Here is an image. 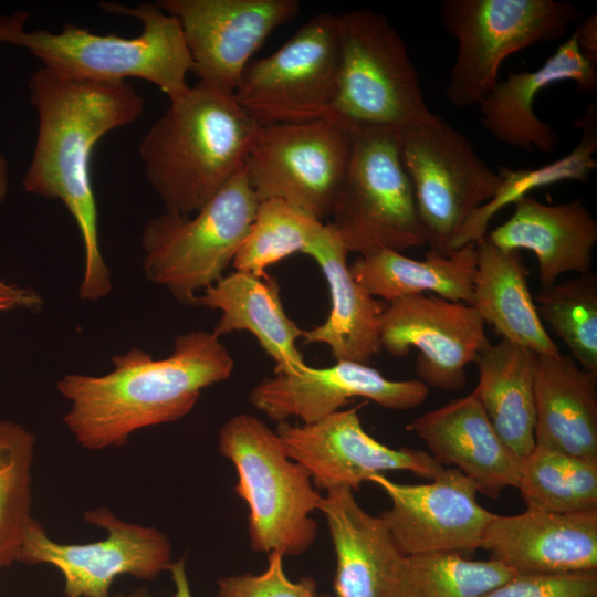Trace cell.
<instances>
[{"instance_id":"1","label":"cell","mask_w":597,"mask_h":597,"mask_svg":"<svg viewBox=\"0 0 597 597\" xmlns=\"http://www.w3.org/2000/svg\"><path fill=\"white\" fill-rule=\"evenodd\" d=\"M28 87L38 133L23 189L62 201L71 213L84 253L80 297L95 302L106 297L113 285L100 243L93 150L107 133L138 121L145 101L126 81L76 80L44 67L31 74Z\"/></svg>"},{"instance_id":"2","label":"cell","mask_w":597,"mask_h":597,"mask_svg":"<svg viewBox=\"0 0 597 597\" xmlns=\"http://www.w3.org/2000/svg\"><path fill=\"white\" fill-rule=\"evenodd\" d=\"M112 363L106 375L67 374L56 384L70 402L63 421L90 451L125 446L137 430L184 418L201 391L227 380L234 367L220 338L202 329L178 335L168 357L133 348Z\"/></svg>"},{"instance_id":"3","label":"cell","mask_w":597,"mask_h":597,"mask_svg":"<svg viewBox=\"0 0 597 597\" xmlns=\"http://www.w3.org/2000/svg\"><path fill=\"white\" fill-rule=\"evenodd\" d=\"M259 126L233 93L199 81L170 102L138 148L165 211H199L243 168Z\"/></svg>"},{"instance_id":"4","label":"cell","mask_w":597,"mask_h":597,"mask_svg":"<svg viewBox=\"0 0 597 597\" xmlns=\"http://www.w3.org/2000/svg\"><path fill=\"white\" fill-rule=\"evenodd\" d=\"M108 14L137 19L140 34L124 38L97 34L86 28L65 23L59 32L25 29L27 11L0 15V44L20 46L36 57L42 66L65 77L114 82L140 78L156 85L170 102L190 88L187 75L192 70L178 19L156 2L128 7L101 2Z\"/></svg>"},{"instance_id":"5","label":"cell","mask_w":597,"mask_h":597,"mask_svg":"<svg viewBox=\"0 0 597 597\" xmlns=\"http://www.w3.org/2000/svg\"><path fill=\"white\" fill-rule=\"evenodd\" d=\"M218 449L233 464L234 491L249 507L251 548L284 557L305 553L317 537L312 513L323 496L306 469L285 453L276 431L238 413L220 428Z\"/></svg>"},{"instance_id":"6","label":"cell","mask_w":597,"mask_h":597,"mask_svg":"<svg viewBox=\"0 0 597 597\" xmlns=\"http://www.w3.org/2000/svg\"><path fill=\"white\" fill-rule=\"evenodd\" d=\"M258 205L241 169L199 211H165L149 219L140 241L146 277L179 303L195 306L199 292L232 264Z\"/></svg>"},{"instance_id":"7","label":"cell","mask_w":597,"mask_h":597,"mask_svg":"<svg viewBox=\"0 0 597 597\" xmlns=\"http://www.w3.org/2000/svg\"><path fill=\"white\" fill-rule=\"evenodd\" d=\"M336 23L341 55L331 117L401 132L432 116L407 46L383 14L352 10L336 14Z\"/></svg>"},{"instance_id":"8","label":"cell","mask_w":597,"mask_h":597,"mask_svg":"<svg viewBox=\"0 0 597 597\" xmlns=\"http://www.w3.org/2000/svg\"><path fill=\"white\" fill-rule=\"evenodd\" d=\"M348 253H404L427 245L411 179L401 155L400 132L357 128L345 182L329 217Z\"/></svg>"},{"instance_id":"9","label":"cell","mask_w":597,"mask_h":597,"mask_svg":"<svg viewBox=\"0 0 597 597\" xmlns=\"http://www.w3.org/2000/svg\"><path fill=\"white\" fill-rule=\"evenodd\" d=\"M439 15L457 42L446 85L455 107L478 104L499 82L510 54L558 40L582 20L575 4L556 0H443Z\"/></svg>"},{"instance_id":"10","label":"cell","mask_w":597,"mask_h":597,"mask_svg":"<svg viewBox=\"0 0 597 597\" xmlns=\"http://www.w3.org/2000/svg\"><path fill=\"white\" fill-rule=\"evenodd\" d=\"M357 128L335 117L260 125L242 168L258 200L281 199L324 222L345 182Z\"/></svg>"},{"instance_id":"11","label":"cell","mask_w":597,"mask_h":597,"mask_svg":"<svg viewBox=\"0 0 597 597\" xmlns=\"http://www.w3.org/2000/svg\"><path fill=\"white\" fill-rule=\"evenodd\" d=\"M400 142L427 245L448 254L468 218L495 196L502 178L464 134L436 114L401 130Z\"/></svg>"},{"instance_id":"12","label":"cell","mask_w":597,"mask_h":597,"mask_svg":"<svg viewBox=\"0 0 597 597\" xmlns=\"http://www.w3.org/2000/svg\"><path fill=\"white\" fill-rule=\"evenodd\" d=\"M339 55L336 14H316L274 53L249 63L234 98L259 125L331 117Z\"/></svg>"},{"instance_id":"13","label":"cell","mask_w":597,"mask_h":597,"mask_svg":"<svg viewBox=\"0 0 597 597\" xmlns=\"http://www.w3.org/2000/svg\"><path fill=\"white\" fill-rule=\"evenodd\" d=\"M83 519L105 530L106 537L84 544L59 543L32 516L17 562L56 568L63 577L64 597H111L118 576L153 580L169 569L171 543L158 528L126 522L105 506L85 511Z\"/></svg>"},{"instance_id":"14","label":"cell","mask_w":597,"mask_h":597,"mask_svg":"<svg viewBox=\"0 0 597 597\" xmlns=\"http://www.w3.org/2000/svg\"><path fill=\"white\" fill-rule=\"evenodd\" d=\"M180 23L199 82L234 93L250 59L301 11L297 0H158Z\"/></svg>"},{"instance_id":"15","label":"cell","mask_w":597,"mask_h":597,"mask_svg":"<svg viewBox=\"0 0 597 597\" xmlns=\"http://www.w3.org/2000/svg\"><path fill=\"white\" fill-rule=\"evenodd\" d=\"M489 344L485 323L472 305L436 295L387 303L380 320L381 349L396 357L418 350L417 378L440 390L463 389L467 366Z\"/></svg>"},{"instance_id":"16","label":"cell","mask_w":597,"mask_h":597,"mask_svg":"<svg viewBox=\"0 0 597 597\" xmlns=\"http://www.w3.org/2000/svg\"><path fill=\"white\" fill-rule=\"evenodd\" d=\"M369 481L391 501L379 516L406 556L472 554L482 547L495 516L479 503L475 485L453 468H443L421 484L398 483L384 474H375Z\"/></svg>"},{"instance_id":"17","label":"cell","mask_w":597,"mask_h":597,"mask_svg":"<svg viewBox=\"0 0 597 597\" xmlns=\"http://www.w3.org/2000/svg\"><path fill=\"white\" fill-rule=\"evenodd\" d=\"M358 405L338 410L316 422H277L276 433L285 453L303 465L316 489L347 486L358 490L364 481L386 471H409L434 479L443 469L428 452L383 444L363 428Z\"/></svg>"},{"instance_id":"18","label":"cell","mask_w":597,"mask_h":597,"mask_svg":"<svg viewBox=\"0 0 597 597\" xmlns=\"http://www.w3.org/2000/svg\"><path fill=\"white\" fill-rule=\"evenodd\" d=\"M428 395L429 387L418 378L392 380L369 365L336 362L329 367L307 365L296 374L265 377L252 388L249 399L271 420L297 418L308 425L341 410L353 398L409 410L423 404Z\"/></svg>"},{"instance_id":"19","label":"cell","mask_w":597,"mask_h":597,"mask_svg":"<svg viewBox=\"0 0 597 597\" xmlns=\"http://www.w3.org/2000/svg\"><path fill=\"white\" fill-rule=\"evenodd\" d=\"M481 548L515 574L597 570V510L495 514Z\"/></svg>"},{"instance_id":"20","label":"cell","mask_w":597,"mask_h":597,"mask_svg":"<svg viewBox=\"0 0 597 597\" xmlns=\"http://www.w3.org/2000/svg\"><path fill=\"white\" fill-rule=\"evenodd\" d=\"M420 438L440 465H451L465 475L478 492L498 498L517 488L522 461L493 428L471 392L427 411L406 425Z\"/></svg>"},{"instance_id":"21","label":"cell","mask_w":597,"mask_h":597,"mask_svg":"<svg viewBox=\"0 0 597 597\" xmlns=\"http://www.w3.org/2000/svg\"><path fill=\"white\" fill-rule=\"evenodd\" d=\"M565 81L574 82L584 94L597 88V64L582 54L574 32L536 70L511 73L496 83L478 103L482 126L509 146L553 151L558 134L535 114L534 101L543 88Z\"/></svg>"},{"instance_id":"22","label":"cell","mask_w":597,"mask_h":597,"mask_svg":"<svg viewBox=\"0 0 597 597\" xmlns=\"http://www.w3.org/2000/svg\"><path fill=\"white\" fill-rule=\"evenodd\" d=\"M323 496L324 514L333 543L336 568L335 597H397L407 556L380 516L368 514L347 486Z\"/></svg>"},{"instance_id":"23","label":"cell","mask_w":597,"mask_h":597,"mask_svg":"<svg viewBox=\"0 0 597 597\" xmlns=\"http://www.w3.org/2000/svg\"><path fill=\"white\" fill-rule=\"evenodd\" d=\"M513 205L512 216L486 237L502 250L533 252L541 287L565 273L591 271L597 221L582 199L549 205L527 195Z\"/></svg>"},{"instance_id":"24","label":"cell","mask_w":597,"mask_h":597,"mask_svg":"<svg viewBox=\"0 0 597 597\" xmlns=\"http://www.w3.org/2000/svg\"><path fill=\"white\" fill-rule=\"evenodd\" d=\"M320 266L328 285L327 318L303 331L305 344H325L336 362L369 365L381 350L380 320L387 303L373 296L352 275L348 251L331 223L304 250Z\"/></svg>"},{"instance_id":"25","label":"cell","mask_w":597,"mask_h":597,"mask_svg":"<svg viewBox=\"0 0 597 597\" xmlns=\"http://www.w3.org/2000/svg\"><path fill=\"white\" fill-rule=\"evenodd\" d=\"M195 306L220 311L212 331L219 338L232 332L252 334L274 360V374L292 375L307 366L296 347L303 329L286 314L273 276L243 271L224 274L197 296Z\"/></svg>"},{"instance_id":"26","label":"cell","mask_w":597,"mask_h":597,"mask_svg":"<svg viewBox=\"0 0 597 597\" xmlns=\"http://www.w3.org/2000/svg\"><path fill=\"white\" fill-rule=\"evenodd\" d=\"M535 444L597 462V376L568 354L538 355Z\"/></svg>"},{"instance_id":"27","label":"cell","mask_w":597,"mask_h":597,"mask_svg":"<svg viewBox=\"0 0 597 597\" xmlns=\"http://www.w3.org/2000/svg\"><path fill=\"white\" fill-rule=\"evenodd\" d=\"M476 268L472 306L502 339L537 355L561 354L538 315L520 251L496 247L485 235L475 242Z\"/></svg>"},{"instance_id":"28","label":"cell","mask_w":597,"mask_h":597,"mask_svg":"<svg viewBox=\"0 0 597 597\" xmlns=\"http://www.w3.org/2000/svg\"><path fill=\"white\" fill-rule=\"evenodd\" d=\"M475 268V243L448 254L429 250L421 260L385 249L359 255L349 265L353 277L373 296L386 303L431 293L469 305L473 303Z\"/></svg>"},{"instance_id":"29","label":"cell","mask_w":597,"mask_h":597,"mask_svg":"<svg viewBox=\"0 0 597 597\" xmlns=\"http://www.w3.org/2000/svg\"><path fill=\"white\" fill-rule=\"evenodd\" d=\"M538 355L501 339L476 357L480 401L504 443L523 461L535 447V375Z\"/></svg>"},{"instance_id":"30","label":"cell","mask_w":597,"mask_h":597,"mask_svg":"<svg viewBox=\"0 0 597 597\" xmlns=\"http://www.w3.org/2000/svg\"><path fill=\"white\" fill-rule=\"evenodd\" d=\"M527 510L580 513L597 510V462L535 444L517 483Z\"/></svg>"},{"instance_id":"31","label":"cell","mask_w":597,"mask_h":597,"mask_svg":"<svg viewBox=\"0 0 597 597\" xmlns=\"http://www.w3.org/2000/svg\"><path fill=\"white\" fill-rule=\"evenodd\" d=\"M597 112L590 104L585 115L576 123L582 137L576 147L565 157L538 169L511 170L502 167L499 174L501 186L495 196L478 208L465 221L457 234L452 250L475 243L486 235L492 217L504 206L514 203L534 188L558 182L561 180H578L585 182L596 168L594 158L597 148Z\"/></svg>"},{"instance_id":"32","label":"cell","mask_w":597,"mask_h":597,"mask_svg":"<svg viewBox=\"0 0 597 597\" xmlns=\"http://www.w3.org/2000/svg\"><path fill=\"white\" fill-rule=\"evenodd\" d=\"M35 436L20 423L0 420V570L17 562L31 520Z\"/></svg>"},{"instance_id":"33","label":"cell","mask_w":597,"mask_h":597,"mask_svg":"<svg viewBox=\"0 0 597 597\" xmlns=\"http://www.w3.org/2000/svg\"><path fill=\"white\" fill-rule=\"evenodd\" d=\"M538 315L567 346L572 358L597 376V274H577L535 296Z\"/></svg>"},{"instance_id":"34","label":"cell","mask_w":597,"mask_h":597,"mask_svg":"<svg viewBox=\"0 0 597 597\" xmlns=\"http://www.w3.org/2000/svg\"><path fill=\"white\" fill-rule=\"evenodd\" d=\"M515 573L495 559L458 553L407 556L397 597H483Z\"/></svg>"},{"instance_id":"35","label":"cell","mask_w":597,"mask_h":597,"mask_svg":"<svg viewBox=\"0 0 597 597\" xmlns=\"http://www.w3.org/2000/svg\"><path fill=\"white\" fill-rule=\"evenodd\" d=\"M324 224L281 199L261 200L232 266L262 275L270 265L303 253Z\"/></svg>"},{"instance_id":"36","label":"cell","mask_w":597,"mask_h":597,"mask_svg":"<svg viewBox=\"0 0 597 597\" xmlns=\"http://www.w3.org/2000/svg\"><path fill=\"white\" fill-rule=\"evenodd\" d=\"M284 556L268 554L266 568L259 574L224 576L217 582L218 597H318L312 577L292 580L285 573Z\"/></svg>"},{"instance_id":"37","label":"cell","mask_w":597,"mask_h":597,"mask_svg":"<svg viewBox=\"0 0 597 597\" xmlns=\"http://www.w3.org/2000/svg\"><path fill=\"white\" fill-rule=\"evenodd\" d=\"M483 597H597V570L515 574Z\"/></svg>"},{"instance_id":"38","label":"cell","mask_w":597,"mask_h":597,"mask_svg":"<svg viewBox=\"0 0 597 597\" xmlns=\"http://www.w3.org/2000/svg\"><path fill=\"white\" fill-rule=\"evenodd\" d=\"M43 304L42 296L33 289L0 281V314L14 310L38 311Z\"/></svg>"},{"instance_id":"39","label":"cell","mask_w":597,"mask_h":597,"mask_svg":"<svg viewBox=\"0 0 597 597\" xmlns=\"http://www.w3.org/2000/svg\"><path fill=\"white\" fill-rule=\"evenodd\" d=\"M574 33L582 54L597 64V14L590 13L580 20Z\"/></svg>"},{"instance_id":"40","label":"cell","mask_w":597,"mask_h":597,"mask_svg":"<svg viewBox=\"0 0 597 597\" xmlns=\"http://www.w3.org/2000/svg\"><path fill=\"white\" fill-rule=\"evenodd\" d=\"M168 572L175 587L174 597H193L187 574L186 558L172 562Z\"/></svg>"},{"instance_id":"41","label":"cell","mask_w":597,"mask_h":597,"mask_svg":"<svg viewBox=\"0 0 597 597\" xmlns=\"http://www.w3.org/2000/svg\"><path fill=\"white\" fill-rule=\"evenodd\" d=\"M8 163L6 157L0 153V203H2L8 192Z\"/></svg>"},{"instance_id":"42","label":"cell","mask_w":597,"mask_h":597,"mask_svg":"<svg viewBox=\"0 0 597 597\" xmlns=\"http://www.w3.org/2000/svg\"><path fill=\"white\" fill-rule=\"evenodd\" d=\"M113 597H155L146 587H137L128 593H119Z\"/></svg>"},{"instance_id":"43","label":"cell","mask_w":597,"mask_h":597,"mask_svg":"<svg viewBox=\"0 0 597 597\" xmlns=\"http://www.w3.org/2000/svg\"><path fill=\"white\" fill-rule=\"evenodd\" d=\"M1 597V596H0Z\"/></svg>"}]
</instances>
